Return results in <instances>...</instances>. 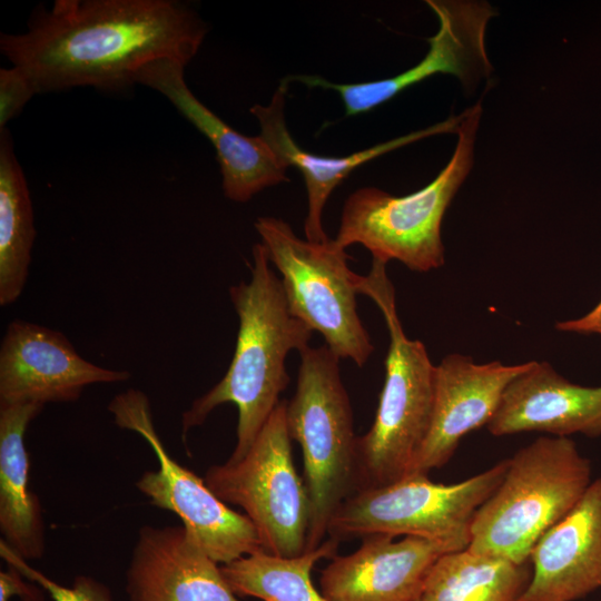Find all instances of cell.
Here are the masks:
<instances>
[{
	"label": "cell",
	"instance_id": "15",
	"mask_svg": "<svg viewBox=\"0 0 601 601\" xmlns=\"http://www.w3.org/2000/svg\"><path fill=\"white\" fill-rule=\"evenodd\" d=\"M185 65L161 59L142 68L136 83L157 90L214 146L225 196L246 203L260 190L288 181L286 167L260 137L239 134L200 102L188 88Z\"/></svg>",
	"mask_w": 601,
	"mask_h": 601
},
{
	"label": "cell",
	"instance_id": "17",
	"mask_svg": "<svg viewBox=\"0 0 601 601\" xmlns=\"http://www.w3.org/2000/svg\"><path fill=\"white\" fill-rule=\"evenodd\" d=\"M516 601H574L601 588V477L536 542Z\"/></svg>",
	"mask_w": 601,
	"mask_h": 601
},
{
	"label": "cell",
	"instance_id": "10",
	"mask_svg": "<svg viewBox=\"0 0 601 601\" xmlns=\"http://www.w3.org/2000/svg\"><path fill=\"white\" fill-rule=\"evenodd\" d=\"M118 427L136 432L150 445L158 469L146 471L137 489L157 508L178 515L186 530L196 538L217 563L227 564L263 550L252 521L217 497L194 472L173 459L154 425L148 396L129 388L108 404Z\"/></svg>",
	"mask_w": 601,
	"mask_h": 601
},
{
	"label": "cell",
	"instance_id": "8",
	"mask_svg": "<svg viewBox=\"0 0 601 601\" xmlns=\"http://www.w3.org/2000/svg\"><path fill=\"white\" fill-rule=\"evenodd\" d=\"M508 465L509 459L454 484L411 473L356 491L334 513L327 535L339 542L371 534L412 535L467 549L474 515L501 484Z\"/></svg>",
	"mask_w": 601,
	"mask_h": 601
},
{
	"label": "cell",
	"instance_id": "16",
	"mask_svg": "<svg viewBox=\"0 0 601 601\" xmlns=\"http://www.w3.org/2000/svg\"><path fill=\"white\" fill-rule=\"evenodd\" d=\"M126 592L129 601H238L219 563L184 525L140 528Z\"/></svg>",
	"mask_w": 601,
	"mask_h": 601
},
{
	"label": "cell",
	"instance_id": "21",
	"mask_svg": "<svg viewBox=\"0 0 601 601\" xmlns=\"http://www.w3.org/2000/svg\"><path fill=\"white\" fill-rule=\"evenodd\" d=\"M36 229L28 184L14 154L12 138L0 130V305L14 303L23 292Z\"/></svg>",
	"mask_w": 601,
	"mask_h": 601
},
{
	"label": "cell",
	"instance_id": "24",
	"mask_svg": "<svg viewBox=\"0 0 601 601\" xmlns=\"http://www.w3.org/2000/svg\"><path fill=\"white\" fill-rule=\"evenodd\" d=\"M0 554L7 564L17 568L28 580L42 587L53 601H114L110 590L100 581L78 575L70 587L59 584L31 568L27 560L18 555L3 540Z\"/></svg>",
	"mask_w": 601,
	"mask_h": 601
},
{
	"label": "cell",
	"instance_id": "1",
	"mask_svg": "<svg viewBox=\"0 0 601 601\" xmlns=\"http://www.w3.org/2000/svg\"><path fill=\"white\" fill-rule=\"evenodd\" d=\"M207 26L176 0H56L39 6L22 33H1L0 51L30 79L37 93L80 86L120 90L151 62L185 66Z\"/></svg>",
	"mask_w": 601,
	"mask_h": 601
},
{
	"label": "cell",
	"instance_id": "9",
	"mask_svg": "<svg viewBox=\"0 0 601 601\" xmlns=\"http://www.w3.org/2000/svg\"><path fill=\"white\" fill-rule=\"evenodd\" d=\"M286 405L278 403L243 459L210 466L204 480L217 497L245 511L264 551L295 558L306 552L311 501L294 465Z\"/></svg>",
	"mask_w": 601,
	"mask_h": 601
},
{
	"label": "cell",
	"instance_id": "11",
	"mask_svg": "<svg viewBox=\"0 0 601 601\" xmlns=\"http://www.w3.org/2000/svg\"><path fill=\"white\" fill-rule=\"evenodd\" d=\"M426 3L439 19V30L427 39L426 56L404 72L355 83H334L317 76H294L287 80L337 91L346 116L367 112L435 73L452 75L465 89L475 88L492 71L485 49V29L495 10L485 1L427 0Z\"/></svg>",
	"mask_w": 601,
	"mask_h": 601
},
{
	"label": "cell",
	"instance_id": "3",
	"mask_svg": "<svg viewBox=\"0 0 601 601\" xmlns=\"http://www.w3.org/2000/svg\"><path fill=\"white\" fill-rule=\"evenodd\" d=\"M359 294L381 309L390 345L374 422L356 440L355 492L391 484L407 474L431 423L436 368L425 345L403 331L386 263L373 258L368 275L362 276Z\"/></svg>",
	"mask_w": 601,
	"mask_h": 601
},
{
	"label": "cell",
	"instance_id": "12",
	"mask_svg": "<svg viewBox=\"0 0 601 601\" xmlns=\"http://www.w3.org/2000/svg\"><path fill=\"white\" fill-rule=\"evenodd\" d=\"M130 377L85 359L61 332L43 325L14 319L1 341L0 405L75 402L89 385Z\"/></svg>",
	"mask_w": 601,
	"mask_h": 601
},
{
	"label": "cell",
	"instance_id": "7",
	"mask_svg": "<svg viewBox=\"0 0 601 601\" xmlns=\"http://www.w3.org/2000/svg\"><path fill=\"white\" fill-rule=\"evenodd\" d=\"M255 228L282 276L292 315L317 331L341 359L364 366L374 345L357 314L362 276L349 269L345 249L331 238L324 243L302 239L276 217H258Z\"/></svg>",
	"mask_w": 601,
	"mask_h": 601
},
{
	"label": "cell",
	"instance_id": "27",
	"mask_svg": "<svg viewBox=\"0 0 601 601\" xmlns=\"http://www.w3.org/2000/svg\"><path fill=\"white\" fill-rule=\"evenodd\" d=\"M555 328L564 333L601 336V300L581 317L558 322Z\"/></svg>",
	"mask_w": 601,
	"mask_h": 601
},
{
	"label": "cell",
	"instance_id": "22",
	"mask_svg": "<svg viewBox=\"0 0 601 601\" xmlns=\"http://www.w3.org/2000/svg\"><path fill=\"white\" fill-rule=\"evenodd\" d=\"M530 579L528 563L453 551L432 566L420 601H516Z\"/></svg>",
	"mask_w": 601,
	"mask_h": 601
},
{
	"label": "cell",
	"instance_id": "14",
	"mask_svg": "<svg viewBox=\"0 0 601 601\" xmlns=\"http://www.w3.org/2000/svg\"><path fill=\"white\" fill-rule=\"evenodd\" d=\"M371 534L353 553L335 555L321 575L329 601H420L426 578L449 542L407 535Z\"/></svg>",
	"mask_w": 601,
	"mask_h": 601
},
{
	"label": "cell",
	"instance_id": "13",
	"mask_svg": "<svg viewBox=\"0 0 601 601\" xmlns=\"http://www.w3.org/2000/svg\"><path fill=\"white\" fill-rule=\"evenodd\" d=\"M530 363H476L452 353L436 364L431 423L407 474H427L446 464L467 433L490 423L506 387Z\"/></svg>",
	"mask_w": 601,
	"mask_h": 601
},
{
	"label": "cell",
	"instance_id": "4",
	"mask_svg": "<svg viewBox=\"0 0 601 601\" xmlns=\"http://www.w3.org/2000/svg\"><path fill=\"white\" fill-rule=\"evenodd\" d=\"M591 482L590 461L571 439L538 437L509 459L501 484L474 515L467 550L528 563Z\"/></svg>",
	"mask_w": 601,
	"mask_h": 601
},
{
	"label": "cell",
	"instance_id": "18",
	"mask_svg": "<svg viewBox=\"0 0 601 601\" xmlns=\"http://www.w3.org/2000/svg\"><path fill=\"white\" fill-rule=\"evenodd\" d=\"M486 428L494 436L532 431L600 436L601 386L574 384L550 363L531 361L506 387Z\"/></svg>",
	"mask_w": 601,
	"mask_h": 601
},
{
	"label": "cell",
	"instance_id": "6",
	"mask_svg": "<svg viewBox=\"0 0 601 601\" xmlns=\"http://www.w3.org/2000/svg\"><path fill=\"white\" fill-rule=\"evenodd\" d=\"M296 391L286 405L292 440L303 451L311 501L306 551L317 549L341 504L355 492L356 440L353 410L339 373V357L326 345L299 353Z\"/></svg>",
	"mask_w": 601,
	"mask_h": 601
},
{
	"label": "cell",
	"instance_id": "23",
	"mask_svg": "<svg viewBox=\"0 0 601 601\" xmlns=\"http://www.w3.org/2000/svg\"><path fill=\"white\" fill-rule=\"evenodd\" d=\"M338 544L328 536L317 549L295 558L258 550L220 564V570L236 595L263 601H329L314 587L311 572L321 559L334 558Z\"/></svg>",
	"mask_w": 601,
	"mask_h": 601
},
{
	"label": "cell",
	"instance_id": "20",
	"mask_svg": "<svg viewBox=\"0 0 601 601\" xmlns=\"http://www.w3.org/2000/svg\"><path fill=\"white\" fill-rule=\"evenodd\" d=\"M37 403L0 405V531L22 559L45 552V525L39 497L29 490L27 427L43 410Z\"/></svg>",
	"mask_w": 601,
	"mask_h": 601
},
{
	"label": "cell",
	"instance_id": "26",
	"mask_svg": "<svg viewBox=\"0 0 601 601\" xmlns=\"http://www.w3.org/2000/svg\"><path fill=\"white\" fill-rule=\"evenodd\" d=\"M45 591L12 565L8 564V570L0 572V601H9L12 597L21 601H45Z\"/></svg>",
	"mask_w": 601,
	"mask_h": 601
},
{
	"label": "cell",
	"instance_id": "19",
	"mask_svg": "<svg viewBox=\"0 0 601 601\" xmlns=\"http://www.w3.org/2000/svg\"><path fill=\"white\" fill-rule=\"evenodd\" d=\"M288 81L276 89L268 105H254L250 114L260 126L259 136L270 147L284 167H296L300 170L307 193V215L304 223L306 239L324 243L329 238L323 229L322 214L333 190L358 166L407 144L433 135L452 132L463 118V114L451 117L432 127L407 134L356 151L344 157L315 155L304 150L296 144L285 121V96Z\"/></svg>",
	"mask_w": 601,
	"mask_h": 601
},
{
	"label": "cell",
	"instance_id": "2",
	"mask_svg": "<svg viewBox=\"0 0 601 601\" xmlns=\"http://www.w3.org/2000/svg\"><path fill=\"white\" fill-rule=\"evenodd\" d=\"M249 282L229 288L239 319L236 347L224 377L183 413L181 430L201 425L224 403L238 410L236 445L228 461L245 456L280 402L288 385L285 359L309 345L313 331L288 309L280 278L272 269L262 243L253 246Z\"/></svg>",
	"mask_w": 601,
	"mask_h": 601
},
{
	"label": "cell",
	"instance_id": "5",
	"mask_svg": "<svg viewBox=\"0 0 601 601\" xmlns=\"http://www.w3.org/2000/svg\"><path fill=\"white\" fill-rule=\"evenodd\" d=\"M481 104L463 112L455 150L440 174L422 189L393 196L375 187L352 193L344 203L334 242L342 248L361 244L374 259H396L427 273L445 263L441 227L445 211L473 165Z\"/></svg>",
	"mask_w": 601,
	"mask_h": 601
},
{
	"label": "cell",
	"instance_id": "25",
	"mask_svg": "<svg viewBox=\"0 0 601 601\" xmlns=\"http://www.w3.org/2000/svg\"><path fill=\"white\" fill-rule=\"evenodd\" d=\"M36 93L32 82L20 68L0 69V130L6 129Z\"/></svg>",
	"mask_w": 601,
	"mask_h": 601
}]
</instances>
